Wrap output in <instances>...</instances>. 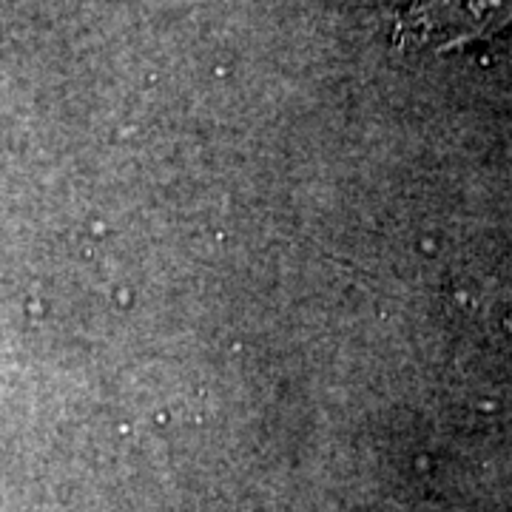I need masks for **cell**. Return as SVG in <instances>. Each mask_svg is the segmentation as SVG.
I'll use <instances>...</instances> for the list:
<instances>
[{
    "label": "cell",
    "instance_id": "7a4b0ae2",
    "mask_svg": "<svg viewBox=\"0 0 512 512\" xmlns=\"http://www.w3.org/2000/svg\"><path fill=\"white\" fill-rule=\"evenodd\" d=\"M501 328H504V333H507V339L512 342V311L501 319Z\"/></svg>",
    "mask_w": 512,
    "mask_h": 512
},
{
    "label": "cell",
    "instance_id": "6da1fadb",
    "mask_svg": "<svg viewBox=\"0 0 512 512\" xmlns=\"http://www.w3.org/2000/svg\"><path fill=\"white\" fill-rule=\"evenodd\" d=\"M512 18V0H416L396 20L404 49H453L487 37Z\"/></svg>",
    "mask_w": 512,
    "mask_h": 512
}]
</instances>
